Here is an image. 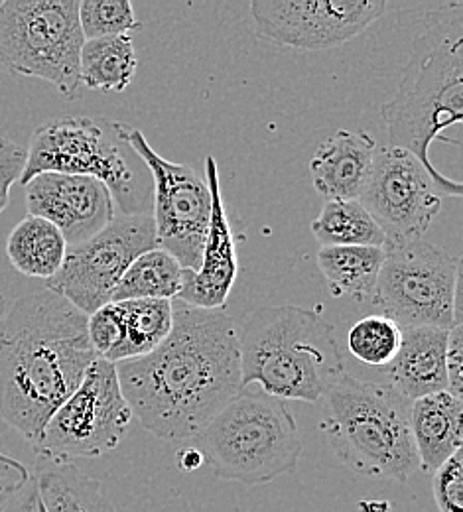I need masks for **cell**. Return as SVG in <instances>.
I'll list each match as a JSON object with an SVG mask.
<instances>
[{
	"label": "cell",
	"instance_id": "7c38bea8",
	"mask_svg": "<svg viewBox=\"0 0 463 512\" xmlns=\"http://www.w3.org/2000/svg\"><path fill=\"white\" fill-rule=\"evenodd\" d=\"M111 127L152 174V219L158 247L174 256L182 268L198 270L211 215V195L205 180L190 166L160 156L138 128L123 123H113Z\"/></svg>",
	"mask_w": 463,
	"mask_h": 512
},
{
	"label": "cell",
	"instance_id": "cb8c5ba5",
	"mask_svg": "<svg viewBox=\"0 0 463 512\" xmlns=\"http://www.w3.org/2000/svg\"><path fill=\"white\" fill-rule=\"evenodd\" d=\"M123 312L125 333L119 347L105 359L113 365L152 353L172 331L174 302L170 300H127L117 302Z\"/></svg>",
	"mask_w": 463,
	"mask_h": 512
},
{
	"label": "cell",
	"instance_id": "1f68e13d",
	"mask_svg": "<svg viewBox=\"0 0 463 512\" xmlns=\"http://www.w3.org/2000/svg\"><path fill=\"white\" fill-rule=\"evenodd\" d=\"M446 377L448 392L456 398L463 394V323L450 329L448 345H446Z\"/></svg>",
	"mask_w": 463,
	"mask_h": 512
},
{
	"label": "cell",
	"instance_id": "e575fe53",
	"mask_svg": "<svg viewBox=\"0 0 463 512\" xmlns=\"http://www.w3.org/2000/svg\"><path fill=\"white\" fill-rule=\"evenodd\" d=\"M203 463H205L203 453L198 448H194V446H186V448H182L176 453V465L182 471L192 473V471L199 469Z\"/></svg>",
	"mask_w": 463,
	"mask_h": 512
},
{
	"label": "cell",
	"instance_id": "7402d4cb",
	"mask_svg": "<svg viewBox=\"0 0 463 512\" xmlns=\"http://www.w3.org/2000/svg\"><path fill=\"white\" fill-rule=\"evenodd\" d=\"M383 260V247H326L318 253V268L335 298L371 302Z\"/></svg>",
	"mask_w": 463,
	"mask_h": 512
},
{
	"label": "cell",
	"instance_id": "7a4b0ae2",
	"mask_svg": "<svg viewBox=\"0 0 463 512\" xmlns=\"http://www.w3.org/2000/svg\"><path fill=\"white\" fill-rule=\"evenodd\" d=\"M99 359L87 316L52 290L18 298L0 327V416L32 448Z\"/></svg>",
	"mask_w": 463,
	"mask_h": 512
},
{
	"label": "cell",
	"instance_id": "52a82bcc",
	"mask_svg": "<svg viewBox=\"0 0 463 512\" xmlns=\"http://www.w3.org/2000/svg\"><path fill=\"white\" fill-rule=\"evenodd\" d=\"M83 44L79 0L0 2V65L10 73L44 79L77 99Z\"/></svg>",
	"mask_w": 463,
	"mask_h": 512
},
{
	"label": "cell",
	"instance_id": "4fadbf2b",
	"mask_svg": "<svg viewBox=\"0 0 463 512\" xmlns=\"http://www.w3.org/2000/svg\"><path fill=\"white\" fill-rule=\"evenodd\" d=\"M154 249L158 241L150 213L119 215L91 239L67 247L66 260L60 272L46 282V290L91 316L111 304L119 280L134 260Z\"/></svg>",
	"mask_w": 463,
	"mask_h": 512
},
{
	"label": "cell",
	"instance_id": "d6986e66",
	"mask_svg": "<svg viewBox=\"0 0 463 512\" xmlns=\"http://www.w3.org/2000/svg\"><path fill=\"white\" fill-rule=\"evenodd\" d=\"M462 414V398H456L448 390L410 404V432L418 469L432 475L462 449Z\"/></svg>",
	"mask_w": 463,
	"mask_h": 512
},
{
	"label": "cell",
	"instance_id": "83f0119b",
	"mask_svg": "<svg viewBox=\"0 0 463 512\" xmlns=\"http://www.w3.org/2000/svg\"><path fill=\"white\" fill-rule=\"evenodd\" d=\"M79 26L85 40L129 36L140 30L129 0H83L79 2Z\"/></svg>",
	"mask_w": 463,
	"mask_h": 512
},
{
	"label": "cell",
	"instance_id": "d590c367",
	"mask_svg": "<svg viewBox=\"0 0 463 512\" xmlns=\"http://www.w3.org/2000/svg\"><path fill=\"white\" fill-rule=\"evenodd\" d=\"M2 321H4V296L0 290V327H2Z\"/></svg>",
	"mask_w": 463,
	"mask_h": 512
},
{
	"label": "cell",
	"instance_id": "ba28073f",
	"mask_svg": "<svg viewBox=\"0 0 463 512\" xmlns=\"http://www.w3.org/2000/svg\"><path fill=\"white\" fill-rule=\"evenodd\" d=\"M371 304L400 327L452 329L462 323V260L414 239L385 245Z\"/></svg>",
	"mask_w": 463,
	"mask_h": 512
},
{
	"label": "cell",
	"instance_id": "8992f818",
	"mask_svg": "<svg viewBox=\"0 0 463 512\" xmlns=\"http://www.w3.org/2000/svg\"><path fill=\"white\" fill-rule=\"evenodd\" d=\"M194 442L215 477L243 485L272 483L302 457L294 416L284 400L265 392L237 394Z\"/></svg>",
	"mask_w": 463,
	"mask_h": 512
},
{
	"label": "cell",
	"instance_id": "836d02e7",
	"mask_svg": "<svg viewBox=\"0 0 463 512\" xmlns=\"http://www.w3.org/2000/svg\"><path fill=\"white\" fill-rule=\"evenodd\" d=\"M0 512H46L34 475H30V481L2 505Z\"/></svg>",
	"mask_w": 463,
	"mask_h": 512
},
{
	"label": "cell",
	"instance_id": "4dcf8cb0",
	"mask_svg": "<svg viewBox=\"0 0 463 512\" xmlns=\"http://www.w3.org/2000/svg\"><path fill=\"white\" fill-rule=\"evenodd\" d=\"M26 164V148L0 136V213L10 201V188L20 180Z\"/></svg>",
	"mask_w": 463,
	"mask_h": 512
},
{
	"label": "cell",
	"instance_id": "5b68a950",
	"mask_svg": "<svg viewBox=\"0 0 463 512\" xmlns=\"http://www.w3.org/2000/svg\"><path fill=\"white\" fill-rule=\"evenodd\" d=\"M320 424L335 457L351 471L408 481L418 469L410 432V400L385 381L343 375L328 392Z\"/></svg>",
	"mask_w": 463,
	"mask_h": 512
},
{
	"label": "cell",
	"instance_id": "2e32d148",
	"mask_svg": "<svg viewBox=\"0 0 463 512\" xmlns=\"http://www.w3.org/2000/svg\"><path fill=\"white\" fill-rule=\"evenodd\" d=\"M205 184L211 195V215L201 262L198 270H184V286L176 300L198 310H225L239 274V260L213 156L205 158Z\"/></svg>",
	"mask_w": 463,
	"mask_h": 512
},
{
	"label": "cell",
	"instance_id": "44dd1931",
	"mask_svg": "<svg viewBox=\"0 0 463 512\" xmlns=\"http://www.w3.org/2000/svg\"><path fill=\"white\" fill-rule=\"evenodd\" d=\"M67 243L64 235L46 219L26 215L8 235L6 256L10 264L24 276L50 280L64 260Z\"/></svg>",
	"mask_w": 463,
	"mask_h": 512
},
{
	"label": "cell",
	"instance_id": "f546056e",
	"mask_svg": "<svg viewBox=\"0 0 463 512\" xmlns=\"http://www.w3.org/2000/svg\"><path fill=\"white\" fill-rule=\"evenodd\" d=\"M434 501L440 512H463V453L456 451L434 473Z\"/></svg>",
	"mask_w": 463,
	"mask_h": 512
},
{
	"label": "cell",
	"instance_id": "4316f807",
	"mask_svg": "<svg viewBox=\"0 0 463 512\" xmlns=\"http://www.w3.org/2000/svg\"><path fill=\"white\" fill-rule=\"evenodd\" d=\"M402 327L387 316H367L351 325L347 333L349 353L371 367H389L397 357Z\"/></svg>",
	"mask_w": 463,
	"mask_h": 512
},
{
	"label": "cell",
	"instance_id": "5bb4252c",
	"mask_svg": "<svg viewBox=\"0 0 463 512\" xmlns=\"http://www.w3.org/2000/svg\"><path fill=\"white\" fill-rule=\"evenodd\" d=\"M383 0H255L257 34L272 44L316 52L341 46L383 16Z\"/></svg>",
	"mask_w": 463,
	"mask_h": 512
},
{
	"label": "cell",
	"instance_id": "ffe728a7",
	"mask_svg": "<svg viewBox=\"0 0 463 512\" xmlns=\"http://www.w3.org/2000/svg\"><path fill=\"white\" fill-rule=\"evenodd\" d=\"M34 479L46 512H117L101 483L73 463L42 461Z\"/></svg>",
	"mask_w": 463,
	"mask_h": 512
},
{
	"label": "cell",
	"instance_id": "484cf974",
	"mask_svg": "<svg viewBox=\"0 0 463 512\" xmlns=\"http://www.w3.org/2000/svg\"><path fill=\"white\" fill-rule=\"evenodd\" d=\"M312 233L326 247H385V235L359 199L328 201L312 223Z\"/></svg>",
	"mask_w": 463,
	"mask_h": 512
},
{
	"label": "cell",
	"instance_id": "277c9868",
	"mask_svg": "<svg viewBox=\"0 0 463 512\" xmlns=\"http://www.w3.org/2000/svg\"><path fill=\"white\" fill-rule=\"evenodd\" d=\"M237 335L243 388L259 384L280 400L320 402L345 375L335 327L312 310L265 306Z\"/></svg>",
	"mask_w": 463,
	"mask_h": 512
},
{
	"label": "cell",
	"instance_id": "ac0fdd59",
	"mask_svg": "<svg viewBox=\"0 0 463 512\" xmlns=\"http://www.w3.org/2000/svg\"><path fill=\"white\" fill-rule=\"evenodd\" d=\"M450 329L402 327L397 357L387 367V383L410 402L448 390L446 345Z\"/></svg>",
	"mask_w": 463,
	"mask_h": 512
},
{
	"label": "cell",
	"instance_id": "6da1fadb",
	"mask_svg": "<svg viewBox=\"0 0 463 512\" xmlns=\"http://www.w3.org/2000/svg\"><path fill=\"white\" fill-rule=\"evenodd\" d=\"M172 312V331L152 353L115 367L142 428L164 442H184L243 392L239 335L225 310L178 302Z\"/></svg>",
	"mask_w": 463,
	"mask_h": 512
},
{
	"label": "cell",
	"instance_id": "3957f363",
	"mask_svg": "<svg viewBox=\"0 0 463 512\" xmlns=\"http://www.w3.org/2000/svg\"><path fill=\"white\" fill-rule=\"evenodd\" d=\"M412 40L395 97L383 105L389 146L416 156L426 170L446 180L430 160V146L463 121V4L454 2Z\"/></svg>",
	"mask_w": 463,
	"mask_h": 512
},
{
	"label": "cell",
	"instance_id": "d6a6232c",
	"mask_svg": "<svg viewBox=\"0 0 463 512\" xmlns=\"http://www.w3.org/2000/svg\"><path fill=\"white\" fill-rule=\"evenodd\" d=\"M30 471L18 459L0 453V509L2 505L30 481Z\"/></svg>",
	"mask_w": 463,
	"mask_h": 512
},
{
	"label": "cell",
	"instance_id": "d4e9b609",
	"mask_svg": "<svg viewBox=\"0 0 463 512\" xmlns=\"http://www.w3.org/2000/svg\"><path fill=\"white\" fill-rule=\"evenodd\" d=\"M180 262L164 249L138 256L119 280L111 302L127 300H170L174 302L184 286Z\"/></svg>",
	"mask_w": 463,
	"mask_h": 512
},
{
	"label": "cell",
	"instance_id": "9c48e42d",
	"mask_svg": "<svg viewBox=\"0 0 463 512\" xmlns=\"http://www.w3.org/2000/svg\"><path fill=\"white\" fill-rule=\"evenodd\" d=\"M131 420L133 412L121 390L117 367L97 359L50 418L34 451L42 461L52 463L95 459L121 444Z\"/></svg>",
	"mask_w": 463,
	"mask_h": 512
},
{
	"label": "cell",
	"instance_id": "30bf717a",
	"mask_svg": "<svg viewBox=\"0 0 463 512\" xmlns=\"http://www.w3.org/2000/svg\"><path fill=\"white\" fill-rule=\"evenodd\" d=\"M46 172L95 178L109 188L123 215L142 213L136 211L134 174L119 142H113L93 119L62 117L34 130L18 182L26 186Z\"/></svg>",
	"mask_w": 463,
	"mask_h": 512
},
{
	"label": "cell",
	"instance_id": "f1b7e54d",
	"mask_svg": "<svg viewBox=\"0 0 463 512\" xmlns=\"http://www.w3.org/2000/svg\"><path fill=\"white\" fill-rule=\"evenodd\" d=\"M125 323L117 302H111L87 316V335L99 359H107L123 341Z\"/></svg>",
	"mask_w": 463,
	"mask_h": 512
},
{
	"label": "cell",
	"instance_id": "603a6c76",
	"mask_svg": "<svg viewBox=\"0 0 463 512\" xmlns=\"http://www.w3.org/2000/svg\"><path fill=\"white\" fill-rule=\"evenodd\" d=\"M136 75L131 36L85 40L79 58L81 87L103 93H123Z\"/></svg>",
	"mask_w": 463,
	"mask_h": 512
},
{
	"label": "cell",
	"instance_id": "e0dca14e",
	"mask_svg": "<svg viewBox=\"0 0 463 512\" xmlns=\"http://www.w3.org/2000/svg\"><path fill=\"white\" fill-rule=\"evenodd\" d=\"M375 150L377 142L365 130H337L331 134L310 160L316 192L328 201L359 199L373 170Z\"/></svg>",
	"mask_w": 463,
	"mask_h": 512
},
{
	"label": "cell",
	"instance_id": "8fae6325",
	"mask_svg": "<svg viewBox=\"0 0 463 512\" xmlns=\"http://www.w3.org/2000/svg\"><path fill=\"white\" fill-rule=\"evenodd\" d=\"M462 184L438 180L402 148H377L359 201L385 235V245L424 239L442 209V197H462Z\"/></svg>",
	"mask_w": 463,
	"mask_h": 512
},
{
	"label": "cell",
	"instance_id": "9a60e30c",
	"mask_svg": "<svg viewBox=\"0 0 463 512\" xmlns=\"http://www.w3.org/2000/svg\"><path fill=\"white\" fill-rule=\"evenodd\" d=\"M28 215L50 221L75 247L103 231L115 215V199L109 188L89 176L40 174L26 186Z\"/></svg>",
	"mask_w": 463,
	"mask_h": 512
}]
</instances>
